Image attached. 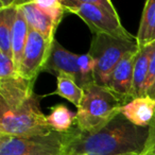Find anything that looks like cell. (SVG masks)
<instances>
[{"mask_svg":"<svg viewBox=\"0 0 155 155\" xmlns=\"http://www.w3.org/2000/svg\"><path fill=\"white\" fill-rule=\"evenodd\" d=\"M148 137L149 127H136L120 114L96 132H82L73 125L69 132L62 134L58 155L141 154Z\"/></svg>","mask_w":155,"mask_h":155,"instance_id":"6da1fadb","label":"cell"},{"mask_svg":"<svg viewBox=\"0 0 155 155\" xmlns=\"http://www.w3.org/2000/svg\"><path fill=\"white\" fill-rule=\"evenodd\" d=\"M123 105L122 100L107 86L93 83L83 88L74 125L82 132L99 131L121 114Z\"/></svg>","mask_w":155,"mask_h":155,"instance_id":"7a4b0ae2","label":"cell"},{"mask_svg":"<svg viewBox=\"0 0 155 155\" xmlns=\"http://www.w3.org/2000/svg\"><path fill=\"white\" fill-rule=\"evenodd\" d=\"M66 12L79 16L94 34L137 41L123 27L116 8L110 0H62Z\"/></svg>","mask_w":155,"mask_h":155,"instance_id":"3957f363","label":"cell"},{"mask_svg":"<svg viewBox=\"0 0 155 155\" xmlns=\"http://www.w3.org/2000/svg\"><path fill=\"white\" fill-rule=\"evenodd\" d=\"M41 98L34 95L14 110L0 103V136L35 137L51 134L53 131L39 106Z\"/></svg>","mask_w":155,"mask_h":155,"instance_id":"277c9868","label":"cell"},{"mask_svg":"<svg viewBox=\"0 0 155 155\" xmlns=\"http://www.w3.org/2000/svg\"><path fill=\"white\" fill-rule=\"evenodd\" d=\"M138 50L137 41L115 38L104 34H96L91 39L88 54L96 61L95 82L106 86L112 71L129 52Z\"/></svg>","mask_w":155,"mask_h":155,"instance_id":"5b68a950","label":"cell"},{"mask_svg":"<svg viewBox=\"0 0 155 155\" xmlns=\"http://www.w3.org/2000/svg\"><path fill=\"white\" fill-rule=\"evenodd\" d=\"M61 148L62 134L56 132L35 137L0 136V155H58Z\"/></svg>","mask_w":155,"mask_h":155,"instance_id":"8992f818","label":"cell"},{"mask_svg":"<svg viewBox=\"0 0 155 155\" xmlns=\"http://www.w3.org/2000/svg\"><path fill=\"white\" fill-rule=\"evenodd\" d=\"M52 44L38 32L30 29L18 73L27 80L35 82L47 64Z\"/></svg>","mask_w":155,"mask_h":155,"instance_id":"52a82bcc","label":"cell"},{"mask_svg":"<svg viewBox=\"0 0 155 155\" xmlns=\"http://www.w3.org/2000/svg\"><path fill=\"white\" fill-rule=\"evenodd\" d=\"M137 51L138 50H134L123 56L112 71L106 84V86L114 91L124 104L133 100L134 63Z\"/></svg>","mask_w":155,"mask_h":155,"instance_id":"ba28073f","label":"cell"},{"mask_svg":"<svg viewBox=\"0 0 155 155\" xmlns=\"http://www.w3.org/2000/svg\"><path fill=\"white\" fill-rule=\"evenodd\" d=\"M34 83L15 73L7 78H0V103L9 108H17L32 98Z\"/></svg>","mask_w":155,"mask_h":155,"instance_id":"9c48e42d","label":"cell"},{"mask_svg":"<svg viewBox=\"0 0 155 155\" xmlns=\"http://www.w3.org/2000/svg\"><path fill=\"white\" fill-rule=\"evenodd\" d=\"M78 58L79 54L72 53L69 50L65 49L58 41H54L44 71L53 73L55 77L61 72L68 73L74 78L78 85L82 87L83 81L78 66Z\"/></svg>","mask_w":155,"mask_h":155,"instance_id":"30bf717a","label":"cell"},{"mask_svg":"<svg viewBox=\"0 0 155 155\" xmlns=\"http://www.w3.org/2000/svg\"><path fill=\"white\" fill-rule=\"evenodd\" d=\"M18 9L21 11L29 25V28L38 32L50 43L55 41L54 34L58 26L54 21L39 10L32 1H17Z\"/></svg>","mask_w":155,"mask_h":155,"instance_id":"8fae6325","label":"cell"},{"mask_svg":"<svg viewBox=\"0 0 155 155\" xmlns=\"http://www.w3.org/2000/svg\"><path fill=\"white\" fill-rule=\"evenodd\" d=\"M121 114L136 127H149L155 118V100L147 95L137 97L122 106Z\"/></svg>","mask_w":155,"mask_h":155,"instance_id":"7c38bea8","label":"cell"},{"mask_svg":"<svg viewBox=\"0 0 155 155\" xmlns=\"http://www.w3.org/2000/svg\"><path fill=\"white\" fill-rule=\"evenodd\" d=\"M0 52L12 58V37L17 15V1H0Z\"/></svg>","mask_w":155,"mask_h":155,"instance_id":"4fadbf2b","label":"cell"},{"mask_svg":"<svg viewBox=\"0 0 155 155\" xmlns=\"http://www.w3.org/2000/svg\"><path fill=\"white\" fill-rule=\"evenodd\" d=\"M153 44L138 48L134 63L133 78V99L146 96V82L149 72V61Z\"/></svg>","mask_w":155,"mask_h":155,"instance_id":"5bb4252c","label":"cell"},{"mask_svg":"<svg viewBox=\"0 0 155 155\" xmlns=\"http://www.w3.org/2000/svg\"><path fill=\"white\" fill-rule=\"evenodd\" d=\"M29 32H30V28H29L28 22L21 11L18 9L15 24H14L13 37H12V58H13L14 66L17 72L19 70L22 54H24L25 48H26L29 38Z\"/></svg>","mask_w":155,"mask_h":155,"instance_id":"9a60e30c","label":"cell"},{"mask_svg":"<svg viewBox=\"0 0 155 155\" xmlns=\"http://www.w3.org/2000/svg\"><path fill=\"white\" fill-rule=\"evenodd\" d=\"M136 41L138 48L155 41V0H147L144 3Z\"/></svg>","mask_w":155,"mask_h":155,"instance_id":"2e32d148","label":"cell"},{"mask_svg":"<svg viewBox=\"0 0 155 155\" xmlns=\"http://www.w3.org/2000/svg\"><path fill=\"white\" fill-rule=\"evenodd\" d=\"M60 96L79 107L83 98V88L78 85L75 79L68 73L61 72L56 75V88L47 96Z\"/></svg>","mask_w":155,"mask_h":155,"instance_id":"e0dca14e","label":"cell"},{"mask_svg":"<svg viewBox=\"0 0 155 155\" xmlns=\"http://www.w3.org/2000/svg\"><path fill=\"white\" fill-rule=\"evenodd\" d=\"M50 114L47 116V122L53 132L64 134L73 127L75 114L64 104H56L50 107Z\"/></svg>","mask_w":155,"mask_h":155,"instance_id":"ac0fdd59","label":"cell"},{"mask_svg":"<svg viewBox=\"0 0 155 155\" xmlns=\"http://www.w3.org/2000/svg\"><path fill=\"white\" fill-rule=\"evenodd\" d=\"M33 2L58 27L66 12L62 0H33Z\"/></svg>","mask_w":155,"mask_h":155,"instance_id":"d6986e66","label":"cell"},{"mask_svg":"<svg viewBox=\"0 0 155 155\" xmlns=\"http://www.w3.org/2000/svg\"><path fill=\"white\" fill-rule=\"evenodd\" d=\"M78 66H79L81 75H82V81H83L82 88H85L88 85L96 83L95 82L96 61L88 53L79 54Z\"/></svg>","mask_w":155,"mask_h":155,"instance_id":"ffe728a7","label":"cell"},{"mask_svg":"<svg viewBox=\"0 0 155 155\" xmlns=\"http://www.w3.org/2000/svg\"><path fill=\"white\" fill-rule=\"evenodd\" d=\"M154 83H155V41L153 43L150 61H149V72H148V79H147V82H146V95L152 88Z\"/></svg>","mask_w":155,"mask_h":155,"instance_id":"44dd1931","label":"cell"},{"mask_svg":"<svg viewBox=\"0 0 155 155\" xmlns=\"http://www.w3.org/2000/svg\"><path fill=\"white\" fill-rule=\"evenodd\" d=\"M144 152L146 155H155V118L149 127V137Z\"/></svg>","mask_w":155,"mask_h":155,"instance_id":"7402d4cb","label":"cell"},{"mask_svg":"<svg viewBox=\"0 0 155 155\" xmlns=\"http://www.w3.org/2000/svg\"><path fill=\"white\" fill-rule=\"evenodd\" d=\"M147 96H150L151 98H153V99L155 100V83H154V85L152 86V88L149 91V93L147 94Z\"/></svg>","mask_w":155,"mask_h":155,"instance_id":"603a6c76","label":"cell"},{"mask_svg":"<svg viewBox=\"0 0 155 155\" xmlns=\"http://www.w3.org/2000/svg\"><path fill=\"white\" fill-rule=\"evenodd\" d=\"M143 154V152L141 153V154H136V153H134V154H125V155H142Z\"/></svg>","mask_w":155,"mask_h":155,"instance_id":"cb8c5ba5","label":"cell"},{"mask_svg":"<svg viewBox=\"0 0 155 155\" xmlns=\"http://www.w3.org/2000/svg\"><path fill=\"white\" fill-rule=\"evenodd\" d=\"M142 155H146V152H144V151H143V154H142Z\"/></svg>","mask_w":155,"mask_h":155,"instance_id":"d4e9b609","label":"cell"}]
</instances>
